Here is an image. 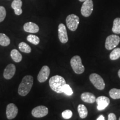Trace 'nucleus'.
<instances>
[{
	"label": "nucleus",
	"mask_w": 120,
	"mask_h": 120,
	"mask_svg": "<svg viewBox=\"0 0 120 120\" xmlns=\"http://www.w3.org/2000/svg\"><path fill=\"white\" fill-rule=\"evenodd\" d=\"M66 84L64 79L59 75L52 76L49 80V85L53 91L58 94L63 93V87Z\"/></svg>",
	"instance_id": "f03ea898"
},
{
	"label": "nucleus",
	"mask_w": 120,
	"mask_h": 120,
	"mask_svg": "<svg viewBox=\"0 0 120 120\" xmlns=\"http://www.w3.org/2000/svg\"><path fill=\"white\" fill-rule=\"evenodd\" d=\"M90 80L92 85L98 90H103L105 88L104 80L101 76L97 73H92L90 76Z\"/></svg>",
	"instance_id": "20e7f679"
},
{
	"label": "nucleus",
	"mask_w": 120,
	"mask_h": 120,
	"mask_svg": "<svg viewBox=\"0 0 120 120\" xmlns=\"http://www.w3.org/2000/svg\"><path fill=\"white\" fill-rule=\"evenodd\" d=\"M78 112H79V116L80 118H85L88 115V110L86 106L84 105L79 104L77 107Z\"/></svg>",
	"instance_id": "f3484780"
},
{
	"label": "nucleus",
	"mask_w": 120,
	"mask_h": 120,
	"mask_svg": "<svg viewBox=\"0 0 120 120\" xmlns=\"http://www.w3.org/2000/svg\"><path fill=\"white\" fill-rule=\"evenodd\" d=\"M16 72V66L13 64H9L4 70V77L5 79H10L13 77Z\"/></svg>",
	"instance_id": "ddd939ff"
},
{
	"label": "nucleus",
	"mask_w": 120,
	"mask_h": 120,
	"mask_svg": "<svg viewBox=\"0 0 120 120\" xmlns=\"http://www.w3.org/2000/svg\"><path fill=\"white\" fill-rule=\"evenodd\" d=\"M94 10V4L92 0H86L84 1L82 4L81 12L82 16L85 17H88L92 14Z\"/></svg>",
	"instance_id": "0eeeda50"
},
{
	"label": "nucleus",
	"mask_w": 120,
	"mask_h": 120,
	"mask_svg": "<svg viewBox=\"0 0 120 120\" xmlns=\"http://www.w3.org/2000/svg\"><path fill=\"white\" fill-rule=\"evenodd\" d=\"M49 73H50V69L47 66H43L40 70L37 76V79L40 82L42 83L46 81L48 79Z\"/></svg>",
	"instance_id": "9d476101"
},
{
	"label": "nucleus",
	"mask_w": 120,
	"mask_h": 120,
	"mask_svg": "<svg viewBox=\"0 0 120 120\" xmlns=\"http://www.w3.org/2000/svg\"><path fill=\"white\" fill-rule=\"evenodd\" d=\"M58 38L60 42L62 43H66L68 42V37L65 25L63 23L60 24L58 28Z\"/></svg>",
	"instance_id": "1a4fd4ad"
},
{
	"label": "nucleus",
	"mask_w": 120,
	"mask_h": 120,
	"mask_svg": "<svg viewBox=\"0 0 120 120\" xmlns=\"http://www.w3.org/2000/svg\"><path fill=\"white\" fill-rule=\"evenodd\" d=\"M11 57L13 61L17 63L20 62L22 60V55L19 53V51L16 49H13L11 51Z\"/></svg>",
	"instance_id": "a211bd4d"
},
{
	"label": "nucleus",
	"mask_w": 120,
	"mask_h": 120,
	"mask_svg": "<svg viewBox=\"0 0 120 120\" xmlns=\"http://www.w3.org/2000/svg\"><path fill=\"white\" fill-rule=\"evenodd\" d=\"M81 98L83 102L88 103H94L96 100L95 96L90 92L82 93L81 96Z\"/></svg>",
	"instance_id": "2eb2a0df"
},
{
	"label": "nucleus",
	"mask_w": 120,
	"mask_h": 120,
	"mask_svg": "<svg viewBox=\"0 0 120 120\" xmlns=\"http://www.w3.org/2000/svg\"><path fill=\"white\" fill-rule=\"evenodd\" d=\"M10 39L4 34H0V45L7 46L10 44Z\"/></svg>",
	"instance_id": "412c9836"
},
{
	"label": "nucleus",
	"mask_w": 120,
	"mask_h": 120,
	"mask_svg": "<svg viewBox=\"0 0 120 120\" xmlns=\"http://www.w3.org/2000/svg\"><path fill=\"white\" fill-rule=\"evenodd\" d=\"M109 95L113 100L120 99V89L112 88L109 90Z\"/></svg>",
	"instance_id": "4be33fe9"
},
{
	"label": "nucleus",
	"mask_w": 120,
	"mask_h": 120,
	"mask_svg": "<svg viewBox=\"0 0 120 120\" xmlns=\"http://www.w3.org/2000/svg\"><path fill=\"white\" fill-rule=\"evenodd\" d=\"M63 93H64L66 94L68 96H71L73 94V91L71 88V87L70 86V85L66 84L63 87Z\"/></svg>",
	"instance_id": "393cba45"
},
{
	"label": "nucleus",
	"mask_w": 120,
	"mask_h": 120,
	"mask_svg": "<svg viewBox=\"0 0 120 120\" xmlns=\"http://www.w3.org/2000/svg\"><path fill=\"white\" fill-rule=\"evenodd\" d=\"M120 58V48H115L109 55V58L111 60H116Z\"/></svg>",
	"instance_id": "5701e85b"
},
{
	"label": "nucleus",
	"mask_w": 120,
	"mask_h": 120,
	"mask_svg": "<svg viewBox=\"0 0 120 120\" xmlns=\"http://www.w3.org/2000/svg\"><path fill=\"white\" fill-rule=\"evenodd\" d=\"M19 48L21 51L24 52V53H29L31 52V47L29 45L27 44L26 43L23 42H22L19 43Z\"/></svg>",
	"instance_id": "aec40b11"
},
{
	"label": "nucleus",
	"mask_w": 120,
	"mask_h": 120,
	"mask_svg": "<svg viewBox=\"0 0 120 120\" xmlns=\"http://www.w3.org/2000/svg\"><path fill=\"white\" fill-rule=\"evenodd\" d=\"M119 120H120V117L119 118Z\"/></svg>",
	"instance_id": "2f4dec72"
},
{
	"label": "nucleus",
	"mask_w": 120,
	"mask_h": 120,
	"mask_svg": "<svg viewBox=\"0 0 120 120\" xmlns=\"http://www.w3.org/2000/svg\"><path fill=\"white\" fill-rule=\"evenodd\" d=\"M18 113V108L14 103H10L6 108V116L8 120H12L16 117Z\"/></svg>",
	"instance_id": "f8f14e48"
},
{
	"label": "nucleus",
	"mask_w": 120,
	"mask_h": 120,
	"mask_svg": "<svg viewBox=\"0 0 120 120\" xmlns=\"http://www.w3.org/2000/svg\"><path fill=\"white\" fill-rule=\"evenodd\" d=\"M23 30L27 32L37 33L39 31V27L37 24L29 22L24 25Z\"/></svg>",
	"instance_id": "4468645a"
},
{
	"label": "nucleus",
	"mask_w": 120,
	"mask_h": 120,
	"mask_svg": "<svg viewBox=\"0 0 120 120\" xmlns=\"http://www.w3.org/2000/svg\"><path fill=\"white\" fill-rule=\"evenodd\" d=\"M108 120H116V116L115 113H110L108 116Z\"/></svg>",
	"instance_id": "cd10ccee"
},
{
	"label": "nucleus",
	"mask_w": 120,
	"mask_h": 120,
	"mask_svg": "<svg viewBox=\"0 0 120 120\" xmlns=\"http://www.w3.org/2000/svg\"><path fill=\"white\" fill-rule=\"evenodd\" d=\"M70 64L73 71L76 74H82L85 71V67L82 63V60L80 56H75L71 59Z\"/></svg>",
	"instance_id": "7ed1b4c3"
},
{
	"label": "nucleus",
	"mask_w": 120,
	"mask_h": 120,
	"mask_svg": "<svg viewBox=\"0 0 120 120\" xmlns=\"http://www.w3.org/2000/svg\"><path fill=\"white\" fill-rule=\"evenodd\" d=\"M96 102L97 104L98 110L102 111L109 106V103H110V100L107 97L101 96H99L98 98H96Z\"/></svg>",
	"instance_id": "9b49d317"
},
{
	"label": "nucleus",
	"mask_w": 120,
	"mask_h": 120,
	"mask_svg": "<svg viewBox=\"0 0 120 120\" xmlns=\"http://www.w3.org/2000/svg\"><path fill=\"white\" fill-rule=\"evenodd\" d=\"M49 113V109L45 106H39L32 109V116L36 118H41L46 116Z\"/></svg>",
	"instance_id": "6e6552de"
},
{
	"label": "nucleus",
	"mask_w": 120,
	"mask_h": 120,
	"mask_svg": "<svg viewBox=\"0 0 120 120\" xmlns=\"http://www.w3.org/2000/svg\"><path fill=\"white\" fill-rule=\"evenodd\" d=\"M22 2L21 0H14L12 3L11 7L14 10L15 13L16 15H20L22 14Z\"/></svg>",
	"instance_id": "dca6fc26"
},
{
	"label": "nucleus",
	"mask_w": 120,
	"mask_h": 120,
	"mask_svg": "<svg viewBox=\"0 0 120 120\" xmlns=\"http://www.w3.org/2000/svg\"><path fill=\"white\" fill-rule=\"evenodd\" d=\"M112 30L114 34H120V18H116L114 19Z\"/></svg>",
	"instance_id": "6ab92c4d"
},
{
	"label": "nucleus",
	"mask_w": 120,
	"mask_h": 120,
	"mask_svg": "<svg viewBox=\"0 0 120 120\" xmlns=\"http://www.w3.org/2000/svg\"><path fill=\"white\" fill-rule=\"evenodd\" d=\"M34 83V78L31 75H27L22 79L19 84L18 93L20 96H26L30 92Z\"/></svg>",
	"instance_id": "f257e3e1"
},
{
	"label": "nucleus",
	"mask_w": 120,
	"mask_h": 120,
	"mask_svg": "<svg viewBox=\"0 0 120 120\" xmlns=\"http://www.w3.org/2000/svg\"><path fill=\"white\" fill-rule=\"evenodd\" d=\"M67 27L71 31H75L79 23V18L77 15L71 14L68 15L66 19Z\"/></svg>",
	"instance_id": "39448f33"
},
{
	"label": "nucleus",
	"mask_w": 120,
	"mask_h": 120,
	"mask_svg": "<svg viewBox=\"0 0 120 120\" xmlns=\"http://www.w3.org/2000/svg\"><path fill=\"white\" fill-rule=\"evenodd\" d=\"M97 120H105V117L103 115H100L98 117V118H97Z\"/></svg>",
	"instance_id": "c85d7f7f"
},
{
	"label": "nucleus",
	"mask_w": 120,
	"mask_h": 120,
	"mask_svg": "<svg viewBox=\"0 0 120 120\" xmlns=\"http://www.w3.org/2000/svg\"><path fill=\"white\" fill-rule=\"evenodd\" d=\"M118 77L120 78V69L118 70Z\"/></svg>",
	"instance_id": "c756f323"
},
{
	"label": "nucleus",
	"mask_w": 120,
	"mask_h": 120,
	"mask_svg": "<svg viewBox=\"0 0 120 120\" xmlns=\"http://www.w3.org/2000/svg\"><path fill=\"white\" fill-rule=\"evenodd\" d=\"M27 40L30 42H31L32 44L34 45H37L40 43V40L38 37L37 36L33 35V34H30L27 37Z\"/></svg>",
	"instance_id": "b1692460"
},
{
	"label": "nucleus",
	"mask_w": 120,
	"mask_h": 120,
	"mask_svg": "<svg viewBox=\"0 0 120 120\" xmlns=\"http://www.w3.org/2000/svg\"><path fill=\"white\" fill-rule=\"evenodd\" d=\"M72 112L70 109H66L62 113V117L64 119H70L72 116Z\"/></svg>",
	"instance_id": "a878e982"
},
{
	"label": "nucleus",
	"mask_w": 120,
	"mask_h": 120,
	"mask_svg": "<svg viewBox=\"0 0 120 120\" xmlns=\"http://www.w3.org/2000/svg\"><path fill=\"white\" fill-rule=\"evenodd\" d=\"M120 42V38L116 34H111L107 37L105 42V48L107 50H111L116 48Z\"/></svg>",
	"instance_id": "423d86ee"
},
{
	"label": "nucleus",
	"mask_w": 120,
	"mask_h": 120,
	"mask_svg": "<svg viewBox=\"0 0 120 120\" xmlns=\"http://www.w3.org/2000/svg\"><path fill=\"white\" fill-rule=\"evenodd\" d=\"M6 16V11L4 7L0 6V22H2Z\"/></svg>",
	"instance_id": "bb28decb"
},
{
	"label": "nucleus",
	"mask_w": 120,
	"mask_h": 120,
	"mask_svg": "<svg viewBox=\"0 0 120 120\" xmlns=\"http://www.w3.org/2000/svg\"><path fill=\"white\" fill-rule=\"evenodd\" d=\"M79 1H80V2H84V1H86V0H79Z\"/></svg>",
	"instance_id": "7c9ffc66"
}]
</instances>
